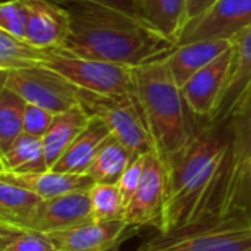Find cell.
I'll use <instances>...</instances> for the list:
<instances>
[{"label": "cell", "instance_id": "1", "mask_svg": "<svg viewBox=\"0 0 251 251\" xmlns=\"http://www.w3.org/2000/svg\"><path fill=\"white\" fill-rule=\"evenodd\" d=\"M229 166V135L216 125L197 129L168 165L160 235H174L216 221Z\"/></svg>", "mask_w": 251, "mask_h": 251}, {"label": "cell", "instance_id": "2", "mask_svg": "<svg viewBox=\"0 0 251 251\" xmlns=\"http://www.w3.org/2000/svg\"><path fill=\"white\" fill-rule=\"evenodd\" d=\"M71 31L63 51L124 66L166 57L176 44L144 19L91 4H65Z\"/></svg>", "mask_w": 251, "mask_h": 251}, {"label": "cell", "instance_id": "3", "mask_svg": "<svg viewBox=\"0 0 251 251\" xmlns=\"http://www.w3.org/2000/svg\"><path fill=\"white\" fill-rule=\"evenodd\" d=\"M134 91L150 132L154 153L168 166L196 134L188 119V106L182 97L166 57L132 68Z\"/></svg>", "mask_w": 251, "mask_h": 251}, {"label": "cell", "instance_id": "4", "mask_svg": "<svg viewBox=\"0 0 251 251\" xmlns=\"http://www.w3.org/2000/svg\"><path fill=\"white\" fill-rule=\"evenodd\" d=\"M229 166L216 221L251 222V90L229 116Z\"/></svg>", "mask_w": 251, "mask_h": 251}, {"label": "cell", "instance_id": "5", "mask_svg": "<svg viewBox=\"0 0 251 251\" xmlns=\"http://www.w3.org/2000/svg\"><path fill=\"white\" fill-rule=\"evenodd\" d=\"M43 66L56 71L78 88L93 94L135 96L132 68L129 66L79 57L63 50H51Z\"/></svg>", "mask_w": 251, "mask_h": 251}, {"label": "cell", "instance_id": "6", "mask_svg": "<svg viewBox=\"0 0 251 251\" xmlns=\"http://www.w3.org/2000/svg\"><path fill=\"white\" fill-rule=\"evenodd\" d=\"M1 87L19 94L26 103L40 106L54 115L81 106L84 90L46 66L1 72Z\"/></svg>", "mask_w": 251, "mask_h": 251}, {"label": "cell", "instance_id": "7", "mask_svg": "<svg viewBox=\"0 0 251 251\" xmlns=\"http://www.w3.org/2000/svg\"><path fill=\"white\" fill-rule=\"evenodd\" d=\"M137 251H251V222L212 221L174 235L159 234Z\"/></svg>", "mask_w": 251, "mask_h": 251}, {"label": "cell", "instance_id": "8", "mask_svg": "<svg viewBox=\"0 0 251 251\" xmlns=\"http://www.w3.org/2000/svg\"><path fill=\"white\" fill-rule=\"evenodd\" d=\"M81 106L91 115L100 118L110 134L135 154L154 151V146L144 122L135 96L109 97L84 91Z\"/></svg>", "mask_w": 251, "mask_h": 251}, {"label": "cell", "instance_id": "9", "mask_svg": "<svg viewBox=\"0 0 251 251\" xmlns=\"http://www.w3.org/2000/svg\"><path fill=\"white\" fill-rule=\"evenodd\" d=\"M168 188V166L154 153L144 154L140 185L125 207L124 221L129 228H156L160 231Z\"/></svg>", "mask_w": 251, "mask_h": 251}, {"label": "cell", "instance_id": "10", "mask_svg": "<svg viewBox=\"0 0 251 251\" xmlns=\"http://www.w3.org/2000/svg\"><path fill=\"white\" fill-rule=\"evenodd\" d=\"M251 25V0H216L206 12L188 19L178 46L201 40H235Z\"/></svg>", "mask_w": 251, "mask_h": 251}, {"label": "cell", "instance_id": "11", "mask_svg": "<svg viewBox=\"0 0 251 251\" xmlns=\"http://www.w3.org/2000/svg\"><path fill=\"white\" fill-rule=\"evenodd\" d=\"M234 62V46L203 69L196 72L182 87V97L190 112L212 122Z\"/></svg>", "mask_w": 251, "mask_h": 251}, {"label": "cell", "instance_id": "12", "mask_svg": "<svg viewBox=\"0 0 251 251\" xmlns=\"http://www.w3.org/2000/svg\"><path fill=\"white\" fill-rule=\"evenodd\" d=\"M26 9L25 40L41 49H65L71 31V16L65 6L53 0H22Z\"/></svg>", "mask_w": 251, "mask_h": 251}, {"label": "cell", "instance_id": "13", "mask_svg": "<svg viewBox=\"0 0 251 251\" xmlns=\"http://www.w3.org/2000/svg\"><path fill=\"white\" fill-rule=\"evenodd\" d=\"M131 229L124 219L90 221L47 235L57 251H113Z\"/></svg>", "mask_w": 251, "mask_h": 251}, {"label": "cell", "instance_id": "14", "mask_svg": "<svg viewBox=\"0 0 251 251\" xmlns=\"http://www.w3.org/2000/svg\"><path fill=\"white\" fill-rule=\"evenodd\" d=\"M94 221L88 191H76L43 200L29 229L50 234Z\"/></svg>", "mask_w": 251, "mask_h": 251}, {"label": "cell", "instance_id": "15", "mask_svg": "<svg viewBox=\"0 0 251 251\" xmlns=\"http://www.w3.org/2000/svg\"><path fill=\"white\" fill-rule=\"evenodd\" d=\"M251 90V25L234 40V62L219 106L210 124L219 125L229 119L237 106Z\"/></svg>", "mask_w": 251, "mask_h": 251}, {"label": "cell", "instance_id": "16", "mask_svg": "<svg viewBox=\"0 0 251 251\" xmlns=\"http://www.w3.org/2000/svg\"><path fill=\"white\" fill-rule=\"evenodd\" d=\"M0 179L24 187L41 199L49 200L76 191H90L96 184L87 174H66L53 169L32 174H10L0 172Z\"/></svg>", "mask_w": 251, "mask_h": 251}, {"label": "cell", "instance_id": "17", "mask_svg": "<svg viewBox=\"0 0 251 251\" xmlns=\"http://www.w3.org/2000/svg\"><path fill=\"white\" fill-rule=\"evenodd\" d=\"M234 46L232 40H201L178 46L166 56L171 72L179 87H182L196 72L213 62Z\"/></svg>", "mask_w": 251, "mask_h": 251}, {"label": "cell", "instance_id": "18", "mask_svg": "<svg viewBox=\"0 0 251 251\" xmlns=\"http://www.w3.org/2000/svg\"><path fill=\"white\" fill-rule=\"evenodd\" d=\"M110 135L107 125L100 118L91 116L85 129L74 140L51 169L66 174H87L100 146Z\"/></svg>", "mask_w": 251, "mask_h": 251}, {"label": "cell", "instance_id": "19", "mask_svg": "<svg viewBox=\"0 0 251 251\" xmlns=\"http://www.w3.org/2000/svg\"><path fill=\"white\" fill-rule=\"evenodd\" d=\"M90 119L91 115L82 106H75L66 112L54 115L50 128L41 138L49 169L54 166L74 140L85 129Z\"/></svg>", "mask_w": 251, "mask_h": 251}, {"label": "cell", "instance_id": "20", "mask_svg": "<svg viewBox=\"0 0 251 251\" xmlns=\"http://www.w3.org/2000/svg\"><path fill=\"white\" fill-rule=\"evenodd\" d=\"M43 200L24 187L0 179V224L29 228Z\"/></svg>", "mask_w": 251, "mask_h": 251}, {"label": "cell", "instance_id": "21", "mask_svg": "<svg viewBox=\"0 0 251 251\" xmlns=\"http://www.w3.org/2000/svg\"><path fill=\"white\" fill-rule=\"evenodd\" d=\"M0 172L10 174H32L49 171L43 141L29 134L19 135L15 143L0 153Z\"/></svg>", "mask_w": 251, "mask_h": 251}, {"label": "cell", "instance_id": "22", "mask_svg": "<svg viewBox=\"0 0 251 251\" xmlns=\"http://www.w3.org/2000/svg\"><path fill=\"white\" fill-rule=\"evenodd\" d=\"M135 156L138 154L132 153L125 144L110 135L100 146L90 168L87 169V175H90L96 184H118Z\"/></svg>", "mask_w": 251, "mask_h": 251}, {"label": "cell", "instance_id": "23", "mask_svg": "<svg viewBox=\"0 0 251 251\" xmlns=\"http://www.w3.org/2000/svg\"><path fill=\"white\" fill-rule=\"evenodd\" d=\"M140 3L144 21L176 44L188 21L187 0H140Z\"/></svg>", "mask_w": 251, "mask_h": 251}, {"label": "cell", "instance_id": "24", "mask_svg": "<svg viewBox=\"0 0 251 251\" xmlns=\"http://www.w3.org/2000/svg\"><path fill=\"white\" fill-rule=\"evenodd\" d=\"M50 53V49L37 47L24 38L0 31V72L43 66Z\"/></svg>", "mask_w": 251, "mask_h": 251}, {"label": "cell", "instance_id": "25", "mask_svg": "<svg viewBox=\"0 0 251 251\" xmlns=\"http://www.w3.org/2000/svg\"><path fill=\"white\" fill-rule=\"evenodd\" d=\"M26 101L15 91L0 90V153L6 151L15 140L24 134V116Z\"/></svg>", "mask_w": 251, "mask_h": 251}, {"label": "cell", "instance_id": "26", "mask_svg": "<svg viewBox=\"0 0 251 251\" xmlns=\"http://www.w3.org/2000/svg\"><path fill=\"white\" fill-rule=\"evenodd\" d=\"M0 251H57L50 237L35 229L0 224Z\"/></svg>", "mask_w": 251, "mask_h": 251}, {"label": "cell", "instance_id": "27", "mask_svg": "<svg viewBox=\"0 0 251 251\" xmlns=\"http://www.w3.org/2000/svg\"><path fill=\"white\" fill-rule=\"evenodd\" d=\"M88 193L94 221L124 219L125 201L118 184H94Z\"/></svg>", "mask_w": 251, "mask_h": 251}, {"label": "cell", "instance_id": "28", "mask_svg": "<svg viewBox=\"0 0 251 251\" xmlns=\"http://www.w3.org/2000/svg\"><path fill=\"white\" fill-rule=\"evenodd\" d=\"M26 9L22 0H3L0 4V31L25 40Z\"/></svg>", "mask_w": 251, "mask_h": 251}, {"label": "cell", "instance_id": "29", "mask_svg": "<svg viewBox=\"0 0 251 251\" xmlns=\"http://www.w3.org/2000/svg\"><path fill=\"white\" fill-rule=\"evenodd\" d=\"M54 119V113L35 104H26L24 116V132L43 138Z\"/></svg>", "mask_w": 251, "mask_h": 251}, {"label": "cell", "instance_id": "30", "mask_svg": "<svg viewBox=\"0 0 251 251\" xmlns=\"http://www.w3.org/2000/svg\"><path fill=\"white\" fill-rule=\"evenodd\" d=\"M143 168H144V154H138V156H135L132 159V162L129 163V166L125 169L121 179L118 181V187H119V190L122 193L125 207H126L128 201L131 200V197L134 196V193L137 191L138 185H140L141 175H143Z\"/></svg>", "mask_w": 251, "mask_h": 251}, {"label": "cell", "instance_id": "31", "mask_svg": "<svg viewBox=\"0 0 251 251\" xmlns=\"http://www.w3.org/2000/svg\"><path fill=\"white\" fill-rule=\"evenodd\" d=\"M62 6L65 4H91V6H100V7H107L113 10H119L137 18H143L141 13V3L140 0H53Z\"/></svg>", "mask_w": 251, "mask_h": 251}, {"label": "cell", "instance_id": "32", "mask_svg": "<svg viewBox=\"0 0 251 251\" xmlns=\"http://www.w3.org/2000/svg\"><path fill=\"white\" fill-rule=\"evenodd\" d=\"M216 0H187V13L188 19H193L203 12H206Z\"/></svg>", "mask_w": 251, "mask_h": 251}]
</instances>
